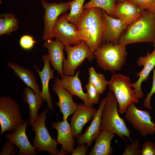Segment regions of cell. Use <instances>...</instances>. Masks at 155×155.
Wrapping results in <instances>:
<instances>
[{
	"label": "cell",
	"mask_w": 155,
	"mask_h": 155,
	"mask_svg": "<svg viewBox=\"0 0 155 155\" xmlns=\"http://www.w3.org/2000/svg\"><path fill=\"white\" fill-rule=\"evenodd\" d=\"M24 121L18 103L11 97H0V135L5 132L14 130Z\"/></svg>",
	"instance_id": "7"
},
{
	"label": "cell",
	"mask_w": 155,
	"mask_h": 155,
	"mask_svg": "<svg viewBox=\"0 0 155 155\" xmlns=\"http://www.w3.org/2000/svg\"><path fill=\"white\" fill-rule=\"evenodd\" d=\"M37 42L35 40L32 36L29 35H24L20 38L19 42L21 47L25 50L32 49Z\"/></svg>",
	"instance_id": "33"
},
{
	"label": "cell",
	"mask_w": 155,
	"mask_h": 155,
	"mask_svg": "<svg viewBox=\"0 0 155 155\" xmlns=\"http://www.w3.org/2000/svg\"><path fill=\"white\" fill-rule=\"evenodd\" d=\"M126 0H116L117 3H120L123 2Z\"/></svg>",
	"instance_id": "38"
},
{
	"label": "cell",
	"mask_w": 155,
	"mask_h": 155,
	"mask_svg": "<svg viewBox=\"0 0 155 155\" xmlns=\"http://www.w3.org/2000/svg\"><path fill=\"white\" fill-rule=\"evenodd\" d=\"M142 155H155V144L150 141L144 143L141 150Z\"/></svg>",
	"instance_id": "36"
},
{
	"label": "cell",
	"mask_w": 155,
	"mask_h": 155,
	"mask_svg": "<svg viewBox=\"0 0 155 155\" xmlns=\"http://www.w3.org/2000/svg\"><path fill=\"white\" fill-rule=\"evenodd\" d=\"M52 127L57 132V141L61 147L59 155H66L71 153L74 149L75 140L71 127L67 120H63L57 123L53 122Z\"/></svg>",
	"instance_id": "15"
},
{
	"label": "cell",
	"mask_w": 155,
	"mask_h": 155,
	"mask_svg": "<svg viewBox=\"0 0 155 155\" xmlns=\"http://www.w3.org/2000/svg\"><path fill=\"white\" fill-rule=\"evenodd\" d=\"M28 122L25 120L11 133L6 134L5 137L7 140L15 144L19 149L18 155H34L37 151L30 142L26 133Z\"/></svg>",
	"instance_id": "12"
},
{
	"label": "cell",
	"mask_w": 155,
	"mask_h": 155,
	"mask_svg": "<svg viewBox=\"0 0 155 155\" xmlns=\"http://www.w3.org/2000/svg\"><path fill=\"white\" fill-rule=\"evenodd\" d=\"M137 5L142 10L155 13V0H127Z\"/></svg>",
	"instance_id": "30"
},
{
	"label": "cell",
	"mask_w": 155,
	"mask_h": 155,
	"mask_svg": "<svg viewBox=\"0 0 155 155\" xmlns=\"http://www.w3.org/2000/svg\"><path fill=\"white\" fill-rule=\"evenodd\" d=\"M107 99L102 116L100 131H109L124 139L127 137L132 141L130 132L125 121L119 115L118 102L113 93L111 91L107 94Z\"/></svg>",
	"instance_id": "4"
},
{
	"label": "cell",
	"mask_w": 155,
	"mask_h": 155,
	"mask_svg": "<svg viewBox=\"0 0 155 155\" xmlns=\"http://www.w3.org/2000/svg\"><path fill=\"white\" fill-rule=\"evenodd\" d=\"M80 73L78 71L75 75H64L60 82L63 87L72 95H75L82 99L86 106L92 107L93 104L90 100L87 93L83 91L82 84L79 78Z\"/></svg>",
	"instance_id": "21"
},
{
	"label": "cell",
	"mask_w": 155,
	"mask_h": 155,
	"mask_svg": "<svg viewBox=\"0 0 155 155\" xmlns=\"http://www.w3.org/2000/svg\"><path fill=\"white\" fill-rule=\"evenodd\" d=\"M76 26L82 40L86 43L92 51L102 44L104 24L102 9L84 8Z\"/></svg>",
	"instance_id": "1"
},
{
	"label": "cell",
	"mask_w": 155,
	"mask_h": 155,
	"mask_svg": "<svg viewBox=\"0 0 155 155\" xmlns=\"http://www.w3.org/2000/svg\"><path fill=\"white\" fill-rule=\"evenodd\" d=\"M115 133L107 130L100 131L95 139L94 146L89 155H110L112 154L113 150L111 142Z\"/></svg>",
	"instance_id": "24"
},
{
	"label": "cell",
	"mask_w": 155,
	"mask_h": 155,
	"mask_svg": "<svg viewBox=\"0 0 155 155\" xmlns=\"http://www.w3.org/2000/svg\"><path fill=\"white\" fill-rule=\"evenodd\" d=\"M52 88L58 96L59 100L56 104L63 114V120H67L76 109L78 104L73 102V95L63 87L59 77L55 78Z\"/></svg>",
	"instance_id": "14"
},
{
	"label": "cell",
	"mask_w": 155,
	"mask_h": 155,
	"mask_svg": "<svg viewBox=\"0 0 155 155\" xmlns=\"http://www.w3.org/2000/svg\"></svg>",
	"instance_id": "41"
},
{
	"label": "cell",
	"mask_w": 155,
	"mask_h": 155,
	"mask_svg": "<svg viewBox=\"0 0 155 155\" xmlns=\"http://www.w3.org/2000/svg\"><path fill=\"white\" fill-rule=\"evenodd\" d=\"M123 155H141V150L140 149V142L138 140H135L131 144L127 145L125 147Z\"/></svg>",
	"instance_id": "31"
},
{
	"label": "cell",
	"mask_w": 155,
	"mask_h": 155,
	"mask_svg": "<svg viewBox=\"0 0 155 155\" xmlns=\"http://www.w3.org/2000/svg\"><path fill=\"white\" fill-rule=\"evenodd\" d=\"M18 20L11 13L1 14L0 18V35L9 34L18 28Z\"/></svg>",
	"instance_id": "26"
},
{
	"label": "cell",
	"mask_w": 155,
	"mask_h": 155,
	"mask_svg": "<svg viewBox=\"0 0 155 155\" xmlns=\"http://www.w3.org/2000/svg\"><path fill=\"white\" fill-rule=\"evenodd\" d=\"M126 46L120 43L102 44L94 52L98 66L113 73L120 70L126 60Z\"/></svg>",
	"instance_id": "3"
},
{
	"label": "cell",
	"mask_w": 155,
	"mask_h": 155,
	"mask_svg": "<svg viewBox=\"0 0 155 155\" xmlns=\"http://www.w3.org/2000/svg\"><path fill=\"white\" fill-rule=\"evenodd\" d=\"M84 144L78 145L75 149H74L71 152L72 155H85L86 154L88 149Z\"/></svg>",
	"instance_id": "37"
},
{
	"label": "cell",
	"mask_w": 155,
	"mask_h": 155,
	"mask_svg": "<svg viewBox=\"0 0 155 155\" xmlns=\"http://www.w3.org/2000/svg\"><path fill=\"white\" fill-rule=\"evenodd\" d=\"M88 71L89 82L94 86L100 95L102 94L106 90L108 81L104 75L97 73L93 67H90Z\"/></svg>",
	"instance_id": "27"
},
{
	"label": "cell",
	"mask_w": 155,
	"mask_h": 155,
	"mask_svg": "<svg viewBox=\"0 0 155 155\" xmlns=\"http://www.w3.org/2000/svg\"><path fill=\"white\" fill-rule=\"evenodd\" d=\"M44 9V30L42 39L45 41L54 37L53 27L59 16L70 9L69 2L56 3L40 0Z\"/></svg>",
	"instance_id": "11"
},
{
	"label": "cell",
	"mask_w": 155,
	"mask_h": 155,
	"mask_svg": "<svg viewBox=\"0 0 155 155\" xmlns=\"http://www.w3.org/2000/svg\"><path fill=\"white\" fill-rule=\"evenodd\" d=\"M85 0H73L69 2L70 6V12L68 13V21L75 25L78 22L84 9Z\"/></svg>",
	"instance_id": "29"
},
{
	"label": "cell",
	"mask_w": 155,
	"mask_h": 155,
	"mask_svg": "<svg viewBox=\"0 0 155 155\" xmlns=\"http://www.w3.org/2000/svg\"><path fill=\"white\" fill-rule=\"evenodd\" d=\"M154 94L155 95V68L153 69V81L151 89L144 100V107L150 110H152L150 101L151 97Z\"/></svg>",
	"instance_id": "35"
},
{
	"label": "cell",
	"mask_w": 155,
	"mask_h": 155,
	"mask_svg": "<svg viewBox=\"0 0 155 155\" xmlns=\"http://www.w3.org/2000/svg\"><path fill=\"white\" fill-rule=\"evenodd\" d=\"M68 13H65L59 17L53 28L54 37L65 45H75L82 41L74 24L69 22Z\"/></svg>",
	"instance_id": "10"
},
{
	"label": "cell",
	"mask_w": 155,
	"mask_h": 155,
	"mask_svg": "<svg viewBox=\"0 0 155 155\" xmlns=\"http://www.w3.org/2000/svg\"><path fill=\"white\" fill-rule=\"evenodd\" d=\"M104 24L103 42L116 44L119 43L120 36L126 27L120 20L110 16L102 10Z\"/></svg>",
	"instance_id": "16"
},
{
	"label": "cell",
	"mask_w": 155,
	"mask_h": 155,
	"mask_svg": "<svg viewBox=\"0 0 155 155\" xmlns=\"http://www.w3.org/2000/svg\"><path fill=\"white\" fill-rule=\"evenodd\" d=\"M142 10L136 5L126 0L117 3L114 12V17L122 21L127 26L136 20Z\"/></svg>",
	"instance_id": "22"
},
{
	"label": "cell",
	"mask_w": 155,
	"mask_h": 155,
	"mask_svg": "<svg viewBox=\"0 0 155 155\" xmlns=\"http://www.w3.org/2000/svg\"><path fill=\"white\" fill-rule=\"evenodd\" d=\"M155 39V13L143 10L138 18L127 26L119 43L126 45L139 42H153Z\"/></svg>",
	"instance_id": "2"
},
{
	"label": "cell",
	"mask_w": 155,
	"mask_h": 155,
	"mask_svg": "<svg viewBox=\"0 0 155 155\" xmlns=\"http://www.w3.org/2000/svg\"><path fill=\"white\" fill-rule=\"evenodd\" d=\"M67 58L63 63V71L64 75H73L77 68L87 59L91 61L94 58L92 51L85 42L81 41L78 44L71 46L65 45Z\"/></svg>",
	"instance_id": "8"
},
{
	"label": "cell",
	"mask_w": 155,
	"mask_h": 155,
	"mask_svg": "<svg viewBox=\"0 0 155 155\" xmlns=\"http://www.w3.org/2000/svg\"><path fill=\"white\" fill-rule=\"evenodd\" d=\"M153 46L154 47V49H155V39L154 40V42H153Z\"/></svg>",
	"instance_id": "39"
},
{
	"label": "cell",
	"mask_w": 155,
	"mask_h": 155,
	"mask_svg": "<svg viewBox=\"0 0 155 155\" xmlns=\"http://www.w3.org/2000/svg\"><path fill=\"white\" fill-rule=\"evenodd\" d=\"M137 63L138 66H143V68L137 74L136 76L139 77V78L135 82L131 83V86L140 99L144 96L141 88L142 83L148 80L151 71L153 70L155 66V49L152 53L148 52L146 56L139 57Z\"/></svg>",
	"instance_id": "17"
},
{
	"label": "cell",
	"mask_w": 155,
	"mask_h": 155,
	"mask_svg": "<svg viewBox=\"0 0 155 155\" xmlns=\"http://www.w3.org/2000/svg\"><path fill=\"white\" fill-rule=\"evenodd\" d=\"M96 111L84 104H78L70 124L73 137H77L81 134L83 127L93 118Z\"/></svg>",
	"instance_id": "18"
},
{
	"label": "cell",
	"mask_w": 155,
	"mask_h": 155,
	"mask_svg": "<svg viewBox=\"0 0 155 155\" xmlns=\"http://www.w3.org/2000/svg\"><path fill=\"white\" fill-rule=\"evenodd\" d=\"M0 3H1V2L2 1V0H0Z\"/></svg>",
	"instance_id": "40"
},
{
	"label": "cell",
	"mask_w": 155,
	"mask_h": 155,
	"mask_svg": "<svg viewBox=\"0 0 155 155\" xmlns=\"http://www.w3.org/2000/svg\"><path fill=\"white\" fill-rule=\"evenodd\" d=\"M48 108L44 110L38 115L32 126L33 131L35 132L33 145L37 152L45 151L51 155H59L60 151L57 148L58 144L57 140L51 137L45 125Z\"/></svg>",
	"instance_id": "6"
},
{
	"label": "cell",
	"mask_w": 155,
	"mask_h": 155,
	"mask_svg": "<svg viewBox=\"0 0 155 155\" xmlns=\"http://www.w3.org/2000/svg\"><path fill=\"white\" fill-rule=\"evenodd\" d=\"M125 113L126 119L142 136L155 133V124L152 121L148 111L139 109L133 102L128 106Z\"/></svg>",
	"instance_id": "9"
},
{
	"label": "cell",
	"mask_w": 155,
	"mask_h": 155,
	"mask_svg": "<svg viewBox=\"0 0 155 155\" xmlns=\"http://www.w3.org/2000/svg\"><path fill=\"white\" fill-rule=\"evenodd\" d=\"M129 76L114 73L108 81L109 89L117 99L121 114L125 113L130 104L137 103L139 101L135 91L132 88Z\"/></svg>",
	"instance_id": "5"
},
{
	"label": "cell",
	"mask_w": 155,
	"mask_h": 155,
	"mask_svg": "<svg viewBox=\"0 0 155 155\" xmlns=\"http://www.w3.org/2000/svg\"><path fill=\"white\" fill-rule=\"evenodd\" d=\"M7 66L12 69L15 74L36 94L40 95L41 91L35 74L30 69L14 62H8Z\"/></svg>",
	"instance_id": "25"
},
{
	"label": "cell",
	"mask_w": 155,
	"mask_h": 155,
	"mask_svg": "<svg viewBox=\"0 0 155 155\" xmlns=\"http://www.w3.org/2000/svg\"><path fill=\"white\" fill-rule=\"evenodd\" d=\"M13 144L8 141L5 142L0 155H15L17 154L18 152Z\"/></svg>",
	"instance_id": "34"
},
{
	"label": "cell",
	"mask_w": 155,
	"mask_h": 155,
	"mask_svg": "<svg viewBox=\"0 0 155 155\" xmlns=\"http://www.w3.org/2000/svg\"><path fill=\"white\" fill-rule=\"evenodd\" d=\"M107 98L106 96L100 101L98 108L94 114L90 125L83 134L77 137V143L78 145L86 144L88 147H90L93 141L100 133L102 113Z\"/></svg>",
	"instance_id": "13"
},
{
	"label": "cell",
	"mask_w": 155,
	"mask_h": 155,
	"mask_svg": "<svg viewBox=\"0 0 155 155\" xmlns=\"http://www.w3.org/2000/svg\"><path fill=\"white\" fill-rule=\"evenodd\" d=\"M65 45L59 41L51 39L45 41L43 47L47 49L48 57L53 69L60 74L61 78L64 75L63 63L65 58L63 49Z\"/></svg>",
	"instance_id": "20"
},
{
	"label": "cell",
	"mask_w": 155,
	"mask_h": 155,
	"mask_svg": "<svg viewBox=\"0 0 155 155\" xmlns=\"http://www.w3.org/2000/svg\"><path fill=\"white\" fill-rule=\"evenodd\" d=\"M87 91L88 97L93 104H97L99 99V94L94 86L91 83L88 82L85 86Z\"/></svg>",
	"instance_id": "32"
},
{
	"label": "cell",
	"mask_w": 155,
	"mask_h": 155,
	"mask_svg": "<svg viewBox=\"0 0 155 155\" xmlns=\"http://www.w3.org/2000/svg\"><path fill=\"white\" fill-rule=\"evenodd\" d=\"M44 62L42 69L40 71L35 65L34 67L38 74L41 82L42 89L40 96L47 103V106L49 109L51 111L53 108L51 96L49 90V83L51 79L54 77L55 70L51 68V63L48 54L44 55L42 58Z\"/></svg>",
	"instance_id": "19"
},
{
	"label": "cell",
	"mask_w": 155,
	"mask_h": 155,
	"mask_svg": "<svg viewBox=\"0 0 155 155\" xmlns=\"http://www.w3.org/2000/svg\"><path fill=\"white\" fill-rule=\"evenodd\" d=\"M22 98L28 105V125L32 126L37 118L38 111L44 100L40 95L36 93L32 89L27 86L24 89Z\"/></svg>",
	"instance_id": "23"
},
{
	"label": "cell",
	"mask_w": 155,
	"mask_h": 155,
	"mask_svg": "<svg viewBox=\"0 0 155 155\" xmlns=\"http://www.w3.org/2000/svg\"><path fill=\"white\" fill-rule=\"evenodd\" d=\"M117 4L116 0H90L84 5L83 8H99L110 16L114 17V12Z\"/></svg>",
	"instance_id": "28"
}]
</instances>
